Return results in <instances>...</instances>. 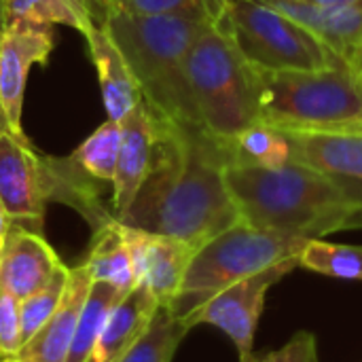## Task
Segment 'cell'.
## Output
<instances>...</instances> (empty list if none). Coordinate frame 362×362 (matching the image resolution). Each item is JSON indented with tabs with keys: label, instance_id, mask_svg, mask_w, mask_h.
Here are the masks:
<instances>
[{
	"label": "cell",
	"instance_id": "obj_1",
	"mask_svg": "<svg viewBox=\"0 0 362 362\" xmlns=\"http://www.w3.org/2000/svg\"><path fill=\"white\" fill-rule=\"evenodd\" d=\"M229 155L202 127L163 121L153 168L129 208L117 221L148 233L178 238L202 248L240 223L225 168Z\"/></svg>",
	"mask_w": 362,
	"mask_h": 362
},
{
	"label": "cell",
	"instance_id": "obj_2",
	"mask_svg": "<svg viewBox=\"0 0 362 362\" xmlns=\"http://www.w3.org/2000/svg\"><path fill=\"white\" fill-rule=\"evenodd\" d=\"M240 221L301 240L362 227V185L322 174L297 159L280 168L227 165Z\"/></svg>",
	"mask_w": 362,
	"mask_h": 362
},
{
	"label": "cell",
	"instance_id": "obj_3",
	"mask_svg": "<svg viewBox=\"0 0 362 362\" xmlns=\"http://www.w3.org/2000/svg\"><path fill=\"white\" fill-rule=\"evenodd\" d=\"M98 21L125 57L144 102L174 125L199 127L187 81V57L212 21L180 15L138 17L117 8H104Z\"/></svg>",
	"mask_w": 362,
	"mask_h": 362
},
{
	"label": "cell",
	"instance_id": "obj_4",
	"mask_svg": "<svg viewBox=\"0 0 362 362\" xmlns=\"http://www.w3.org/2000/svg\"><path fill=\"white\" fill-rule=\"evenodd\" d=\"M187 81L199 127L223 146L261 121L257 68L218 21L208 23L193 42Z\"/></svg>",
	"mask_w": 362,
	"mask_h": 362
},
{
	"label": "cell",
	"instance_id": "obj_5",
	"mask_svg": "<svg viewBox=\"0 0 362 362\" xmlns=\"http://www.w3.org/2000/svg\"><path fill=\"white\" fill-rule=\"evenodd\" d=\"M261 121L278 129H354L362 85L346 64L320 70H257Z\"/></svg>",
	"mask_w": 362,
	"mask_h": 362
},
{
	"label": "cell",
	"instance_id": "obj_6",
	"mask_svg": "<svg viewBox=\"0 0 362 362\" xmlns=\"http://www.w3.org/2000/svg\"><path fill=\"white\" fill-rule=\"evenodd\" d=\"M308 240L235 223L202 248L189 263L170 312L185 320L227 286L278 263L299 259Z\"/></svg>",
	"mask_w": 362,
	"mask_h": 362
},
{
	"label": "cell",
	"instance_id": "obj_7",
	"mask_svg": "<svg viewBox=\"0 0 362 362\" xmlns=\"http://www.w3.org/2000/svg\"><path fill=\"white\" fill-rule=\"evenodd\" d=\"M218 23L257 70H320L344 64L310 30L263 0H225Z\"/></svg>",
	"mask_w": 362,
	"mask_h": 362
},
{
	"label": "cell",
	"instance_id": "obj_8",
	"mask_svg": "<svg viewBox=\"0 0 362 362\" xmlns=\"http://www.w3.org/2000/svg\"><path fill=\"white\" fill-rule=\"evenodd\" d=\"M297 267L299 259H291L227 286L202 308H197L189 318H185V325L189 329L197 325H212L221 329L238 348L240 362H246L252 356L255 335L267 293Z\"/></svg>",
	"mask_w": 362,
	"mask_h": 362
},
{
	"label": "cell",
	"instance_id": "obj_9",
	"mask_svg": "<svg viewBox=\"0 0 362 362\" xmlns=\"http://www.w3.org/2000/svg\"><path fill=\"white\" fill-rule=\"evenodd\" d=\"M0 204L11 227L45 235L49 204L45 153H38L28 138L11 132L0 134Z\"/></svg>",
	"mask_w": 362,
	"mask_h": 362
},
{
	"label": "cell",
	"instance_id": "obj_10",
	"mask_svg": "<svg viewBox=\"0 0 362 362\" xmlns=\"http://www.w3.org/2000/svg\"><path fill=\"white\" fill-rule=\"evenodd\" d=\"M55 47L53 25L15 21L0 30V100L11 132L28 138L21 125L30 66H47Z\"/></svg>",
	"mask_w": 362,
	"mask_h": 362
},
{
	"label": "cell",
	"instance_id": "obj_11",
	"mask_svg": "<svg viewBox=\"0 0 362 362\" xmlns=\"http://www.w3.org/2000/svg\"><path fill=\"white\" fill-rule=\"evenodd\" d=\"M121 231L129 248L136 284H144L161 308H170L197 248L178 238L125 225H121Z\"/></svg>",
	"mask_w": 362,
	"mask_h": 362
},
{
	"label": "cell",
	"instance_id": "obj_12",
	"mask_svg": "<svg viewBox=\"0 0 362 362\" xmlns=\"http://www.w3.org/2000/svg\"><path fill=\"white\" fill-rule=\"evenodd\" d=\"M163 121L142 98V102L121 121V148L112 180V214L115 218L123 216L140 187L144 185L153 159L155 148L161 136Z\"/></svg>",
	"mask_w": 362,
	"mask_h": 362
},
{
	"label": "cell",
	"instance_id": "obj_13",
	"mask_svg": "<svg viewBox=\"0 0 362 362\" xmlns=\"http://www.w3.org/2000/svg\"><path fill=\"white\" fill-rule=\"evenodd\" d=\"M291 157L346 182L362 185V132L356 129H282Z\"/></svg>",
	"mask_w": 362,
	"mask_h": 362
},
{
	"label": "cell",
	"instance_id": "obj_14",
	"mask_svg": "<svg viewBox=\"0 0 362 362\" xmlns=\"http://www.w3.org/2000/svg\"><path fill=\"white\" fill-rule=\"evenodd\" d=\"M62 265L42 233L11 227L0 255V288L21 301L42 288Z\"/></svg>",
	"mask_w": 362,
	"mask_h": 362
},
{
	"label": "cell",
	"instance_id": "obj_15",
	"mask_svg": "<svg viewBox=\"0 0 362 362\" xmlns=\"http://www.w3.org/2000/svg\"><path fill=\"white\" fill-rule=\"evenodd\" d=\"M93 278L85 263L70 267L68 284L64 297L53 312V316L28 339L19 350L23 362H66L70 344L76 331V322L83 310V303L89 295Z\"/></svg>",
	"mask_w": 362,
	"mask_h": 362
},
{
	"label": "cell",
	"instance_id": "obj_16",
	"mask_svg": "<svg viewBox=\"0 0 362 362\" xmlns=\"http://www.w3.org/2000/svg\"><path fill=\"white\" fill-rule=\"evenodd\" d=\"M83 36L87 40L89 57L98 72V83H100V93L106 115L112 121H123L142 102V91L125 57L121 55L119 47L106 34L100 21L89 23Z\"/></svg>",
	"mask_w": 362,
	"mask_h": 362
},
{
	"label": "cell",
	"instance_id": "obj_17",
	"mask_svg": "<svg viewBox=\"0 0 362 362\" xmlns=\"http://www.w3.org/2000/svg\"><path fill=\"white\" fill-rule=\"evenodd\" d=\"M282 11L293 21L310 30L322 40L337 57L348 59L354 47L362 40V0L344 6H320L301 0H263Z\"/></svg>",
	"mask_w": 362,
	"mask_h": 362
},
{
	"label": "cell",
	"instance_id": "obj_18",
	"mask_svg": "<svg viewBox=\"0 0 362 362\" xmlns=\"http://www.w3.org/2000/svg\"><path fill=\"white\" fill-rule=\"evenodd\" d=\"M159 308V301L144 284H136L125 293L106 318L91 362L123 361V356L144 337Z\"/></svg>",
	"mask_w": 362,
	"mask_h": 362
},
{
	"label": "cell",
	"instance_id": "obj_19",
	"mask_svg": "<svg viewBox=\"0 0 362 362\" xmlns=\"http://www.w3.org/2000/svg\"><path fill=\"white\" fill-rule=\"evenodd\" d=\"M83 263L87 265L93 282H106L123 295L136 286L129 248L119 221H112L93 231L91 248Z\"/></svg>",
	"mask_w": 362,
	"mask_h": 362
},
{
	"label": "cell",
	"instance_id": "obj_20",
	"mask_svg": "<svg viewBox=\"0 0 362 362\" xmlns=\"http://www.w3.org/2000/svg\"><path fill=\"white\" fill-rule=\"evenodd\" d=\"M15 21L70 25L83 34L98 19L89 0H2V28Z\"/></svg>",
	"mask_w": 362,
	"mask_h": 362
},
{
	"label": "cell",
	"instance_id": "obj_21",
	"mask_svg": "<svg viewBox=\"0 0 362 362\" xmlns=\"http://www.w3.org/2000/svg\"><path fill=\"white\" fill-rule=\"evenodd\" d=\"M225 151L229 155V165L280 168L293 159L286 134L265 121L240 132L225 144Z\"/></svg>",
	"mask_w": 362,
	"mask_h": 362
},
{
	"label": "cell",
	"instance_id": "obj_22",
	"mask_svg": "<svg viewBox=\"0 0 362 362\" xmlns=\"http://www.w3.org/2000/svg\"><path fill=\"white\" fill-rule=\"evenodd\" d=\"M121 297H123V293L106 282L91 284L89 295L83 303L78 322H76V331H74L66 362H91L95 346L102 335V329L106 325V318H108L112 305Z\"/></svg>",
	"mask_w": 362,
	"mask_h": 362
},
{
	"label": "cell",
	"instance_id": "obj_23",
	"mask_svg": "<svg viewBox=\"0 0 362 362\" xmlns=\"http://www.w3.org/2000/svg\"><path fill=\"white\" fill-rule=\"evenodd\" d=\"M121 134H123L121 121H112V119L104 121L72 153L74 161L95 180L112 185L119 148H121Z\"/></svg>",
	"mask_w": 362,
	"mask_h": 362
},
{
	"label": "cell",
	"instance_id": "obj_24",
	"mask_svg": "<svg viewBox=\"0 0 362 362\" xmlns=\"http://www.w3.org/2000/svg\"><path fill=\"white\" fill-rule=\"evenodd\" d=\"M299 267L339 280L362 282V246L308 240L299 255Z\"/></svg>",
	"mask_w": 362,
	"mask_h": 362
},
{
	"label": "cell",
	"instance_id": "obj_25",
	"mask_svg": "<svg viewBox=\"0 0 362 362\" xmlns=\"http://www.w3.org/2000/svg\"><path fill=\"white\" fill-rule=\"evenodd\" d=\"M191 329L168 308H159L144 337L123 356L121 362H172L180 341Z\"/></svg>",
	"mask_w": 362,
	"mask_h": 362
},
{
	"label": "cell",
	"instance_id": "obj_26",
	"mask_svg": "<svg viewBox=\"0 0 362 362\" xmlns=\"http://www.w3.org/2000/svg\"><path fill=\"white\" fill-rule=\"evenodd\" d=\"M225 0H108L104 8H117L127 15L155 17L180 15L206 21H218Z\"/></svg>",
	"mask_w": 362,
	"mask_h": 362
},
{
	"label": "cell",
	"instance_id": "obj_27",
	"mask_svg": "<svg viewBox=\"0 0 362 362\" xmlns=\"http://www.w3.org/2000/svg\"><path fill=\"white\" fill-rule=\"evenodd\" d=\"M68 276H70V267L62 265L42 288H38L36 293H32L30 297L19 301L23 341H28L53 316V312L57 310V305H59V301L64 297Z\"/></svg>",
	"mask_w": 362,
	"mask_h": 362
},
{
	"label": "cell",
	"instance_id": "obj_28",
	"mask_svg": "<svg viewBox=\"0 0 362 362\" xmlns=\"http://www.w3.org/2000/svg\"><path fill=\"white\" fill-rule=\"evenodd\" d=\"M23 346L19 299L0 288V358L17 356Z\"/></svg>",
	"mask_w": 362,
	"mask_h": 362
},
{
	"label": "cell",
	"instance_id": "obj_29",
	"mask_svg": "<svg viewBox=\"0 0 362 362\" xmlns=\"http://www.w3.org/2000/svg\"><path fill=\"white\" fill-rule=\"evenodd\" d=\"M246 362H318L316 337L308 331H299L282 348L263 356H250Z\"/></svg>",
	"mask_w": 362,
	"mask_h": 362
},
{
	"label": "cell",
	"instance_id": "obj_30",
	"mask_svg": "<svg viewBox=\"0 0 362 362\" xmlns=\"http://www.w3.org/2000/svg\"><path fill=\"white\" fill-rule=\"evenodd\" d=\"M346 66L352 70V74L358 78V83L362 85V40L354 47V51L348 55V59H346Z\"/></svg>",
	"mask_w": 362,
	"mask_h": 362
},
{
	"label": "cell",
	"instance_id": "obj_31",
	"mask_svg": "<svg viewBox=\"0 0 362 362\" xmlns=\"http://www.w3.org/2000/svg\"><path fill=\"white\" fill-rule=\"evenodd\" d=\"M8 231H11V221H8V216H6V212H4V208L0 204V255H2V248H4Z\"/></svg>",
	"mask_w": 362,
	"mask_h": 362
},
{
	"label": "cell",
	"instance_id": "obj_32",
	"mask_svg": "<svg viewBox=\"0 0 362 362\" xmlns=\"http://www.w3.org/2000/svg\"><path fill=\"white\" fill-rule=\"evenodd\" d=\"M314 4H320V6H344V4H350V2H356V0H312Z\"/></svg>",
	"mask_w": 362,
	"mask_h": 362
},
{
	"label": "cell",
	"instance_id": "obj_33",
	"mask_svg": "<svg viewBox=\"0 0 362 362\" xmlns=\"http://www.w3.org/2000/svg\"><path fill=\"white\" fill-rule=\"evenodd\" d=\"M91 2V6H93V13H95V19H100V15H102V11H104V6L108 4V0H89Z\"/></svg>",
	"mask_w": 362,
	"mask_h": 362
},
{
	"label": "cell",
	"instance_id": "obj_34",
	"mask_svg": "<svg viewBox=\"0 0 362 362\" xmlns=\"http://www.w3.org/2000/svg\"><path fill=\"white\" fill-rule=\"evenodd\" d=\"M2 132H11L8 123H6V117H4V110H2V100H0V134ZM13 134V132H11Z\"/></svg>",
	"mask_w": 362,
	"mask_h": 362
},
{
	"label": "cell",
	"instance_id": "obj_35",
	"mask_svg": "<svg viewBox=\"0 0 362 362\" xmlns=\"http://www.w3.org/2000/svg\"><path fill=\"white\" fill-rule=\"evenodd\" d=\"M0 362H23L19 356H8V358H0Z\"/></svg>",
	"mask_w": 362,
	"mask_h": 362
},
{
	"label": "cell",
	"instance_id": "obj_36",
	"mask_svg": "<svg viewBox=\"0 0 362 362\" xmlns=\"http://www.w3.org/2000/svg\"><path fill=\"white\" fill-rule=\"evenodd\" d=\"M0 28H2V0H0Z\"/></svg>",
	"mask_w": 362,
	"mask_h": 362
},
{
	"label": "cell",
	"instance_id": "obj_37",
	"mask_svg": "<svg viewBox=\"0 0 362 362\" xmlns=\"http://www.w3.org/2000/svg\"><path fill=\"white\" fill-rule=\"evenodd\" d=\"M354 129H356V132H362V123L358 125V127H354Z\"/></svg>",
	"mask_w": 362,
	"mask_h": 362
},
{
	"label": "cell",
	"instance_id": "obj_38",
	"mask_svg": "<svg viewBox=\"0 0 362 362\" xmlns=\"http://www.w3.org/2000/svg\"><path fill=\"white\" fill-rule=\"evenodd\" d=\"M301 2H312V0H301Z\"/></svg>",
	"mask_w": 362,
	"mask_h": 362
}]
</instances>
